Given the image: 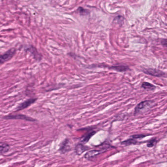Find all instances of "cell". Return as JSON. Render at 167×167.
Masks as SVG:
<instances>
[{"label":"cell","mask_w":167,"mask_h":167,"mask_svg":"<svg viewBox=\"0 0 167 167\" xmlns=\"http://www.w3.org/2000/svg\"><path fill=\"white\" fill-rule=\"evenodd\" d=\"M152 103L153 102L152 101H145L141 102L135 107V113L136 114V113H139L141 110L148 108L151 105Z\"/></svg>","instance_id":"cell-5"},{"label":"cell","mask_w":167,"mask_h":167,"mask_svg":"<svg viewBox=\"0 0 167 167\" xmlns=\"http://www.w3.org/2000/svg\"><path fill=\"white\" fill-rule=\"evenodd\" d=\"M109 69L119 72H124L129 70V67L128 66H124V65L112 66L111 67H109Z\"/></svg>","instance_id":"cell-10"},{"label":"cell","mask_w":167,"mask_h":167,"mask_svg":"<svg viewBox=\"0 0 167 167\" xmlns=\"http://www.w3.org/2000/svg\"><path fill=\"white\" fill-rule=\"evenodd\" d=\"M4 119L6 120H23L27 121H36L35 119L31 118L23 114L9 115L4 117Z\"/></svg>","instance_id":"cell-2"},{"label":"cell","mask_w":167,"mask_h":167,"mask_svg":"<svg viewBox=\"0 0 167 167\" xmlns=\"http://www.w3.org/2000/svg\"><path fill=\"white\" fill-rule=\"evenodd\" d=\"M156 139L155 138L152 139L150 140V141H149L147 144V147L149 148H152V147H154V145H155L156 144Z\"/></svg>","instance_id":"cell-15"},{"label":"cell","mask_w":167,"mask_h":167,"mask_svg":"<svg viewBox=\"0 0 167 167\" xmlns=\"http://www.w3.org/2000/svg\"><path fill=\"white\" fill-rule=\"evenodd\" d=\"M28 50L33 55L34 58H35L36 60H41V55L39 54L37 51H36V50L35 49V48H34V47H32V48L30 47V48H29Z\"/></svg>","instance_id":"cell-11"},{"label":"cell","mask_w":167,"mask_h":167,"mask_svg":"<svg viewBox=\"0 0 167 167\" xmlns=\"http://www.w3.org/2000/svg\"><path fill=\"white\" fill-rule=\"evenodd\" d=\"M95 133H96L95 131H91V132L88 133L84 137H83V139L82 140V142L83 143H84V144L89 142V139L91 138V137H93V135L95 134Z\"/></svg>","instance_id":"cell-12"},{"label":"cell","mask_w":167,"mask_h":167,"mask_svg":"<svg viewBox=\"0 0 167 167\" xmlns=\"http://www.w3.org/2000/svg\"><path fill=\"white\" fill-rule=\"evenodd\" d=\"M36 100L37 99H30L25 101L24 102H22L17 106L16 111L22 110L25 108H28L29 106L34 103L36 101Z\"/></svg>","instance_id":"cell-4"},{"label":"cell","mask_w":167,"mask_h":167,"mask_svg":"<svg viewBox=\"0 0 167 167\" xmlns=\"http://www.w3.org/2000/svg\"><path fill=\"white\" fill-rule=\"evenodd\" d=\"M146 135L144 134L135 135H133V136H132V138H134L135 139L143 138L146 137Z\"/></svg>","instance_id":"cell-16"},{"label":"cell","mask_w":167,"mask_h":167,"mask_svg":"<svg viewBox=\"0 0 167 167\" xmlns=\"http://www.w3.org/2000/svg\"><path fill=\"white\" fill-rule=\"evenodd\" d=\"M142 87L144 89L149 90H154L156 88V87L154 86L153 84L149 82H144L142 83Z\"/></svg>","instance_id":"cell-13"},{"label":"cell","mask_w":167,"mask_h":167,"mask_svg":"<svg viewBox=\"0 0 167 167\" xmlns=\"http://www.w3.org/2000/svg\"><path fill=\"white\" fill-rule=\"evenodd\" d=\"M136 143H137V141H136L135 139L132 138L131 139H127V140L122 142V144L126 145L136 144Z\"/></svg>","instance_id":"cell-14"},{"label":"cell","mask_w":167,"mask_h":167,"mask_svg":"<svg viewBox=\"0 0 167 167\" xmlns=\"http://www.w3.org/2000/svg\"><path fill=\"white\" fill-rule=\"evenodd\" d=\"M144 73L150 75V76H154L157 77H164L166 76V74L163 72L162 71L160 70L155 69L148 68L145 69L143 70Z\"/></svg>","instance_id":"cell-3"},{"label":"cell","mask_w":167,"mask_h":167,"mask_svg":"<svg viewBox=\"0 0 167 167\" xmlns=\"http://www.w3.org/2000/svg\"><path fill=\"white\" fill-rule=\"evenodd\" d=\"M16 50L14 48L10 49L5 54L0 55V64H2L12 58L15 54Z\"/></svg>","instance_id":"cell-1"},{"label":"cell","mask_w":167,"mask_h":167,"mask_svg":"<svg viewBox=\"0 0 167 167\" xmlns=\"http://www.w3.org/2000/svg\"><path fill=\"white\" fill-rule=\"evenodd\" d=\"M105 150H92L87 152L85 155V158L87 159H90L95 157L97 155L101 154L105 152Z\"/></svg>","instance_id":"cell-6"},{"label":"cell","mask_w":167,"mask_h":167,"mask_svg":"<svg viewBox=\"0 0 167 167\" xmlns=\"http://www.w3.org/2000/svg\"><path fill=\"white\" fill-rule=\"evenodd\" d=\"M88 147H85V145H84L83 144H78L76 145L75 147V153L77 155H81L84 152L89 149Z\"/></svg>","instance_id":"cell-8"},{"label":"cell","mask_w":167,"mask_h":167,"mask_svg":"<svg viewBox=\"0 0 167 167\" xmlns=\"http://www.w3.org/2000/svg\"><path fill=\"white\" fill-rule=\"evenodd\" d=\"M161 44L164 47H167V39H163L161 41Z\"/></svg>","instance_id":"cell-17"},{"label":"cell","mask_w":167,"mask_h":167,"mask_svg":"<svg viewBox=\"0 0 167 167\" xmlns=\"http://www.w3.org/2000/svg\"><path fill=\"white\" fill-rule=\"evenodd\" d=\"M10 145L5 142H0V155L6 153L9 150Z\"/></svg>","instance_id":"cell-9"},{"label":"cell","mask_w":167,"mask_h":167,"mask_svg":"<svg viewBox=\"0 0 167 167\" xmlns=\"http://www.w3.org/2000/svg\"><path fill=\"white\" fill-rule=\"evenodd\" d=\"M70 149V147L69 139H66L61 143L59 150L62 153H65L69 152Z\"/></svg>","instance_id":"cell-7"}]
</instances>
